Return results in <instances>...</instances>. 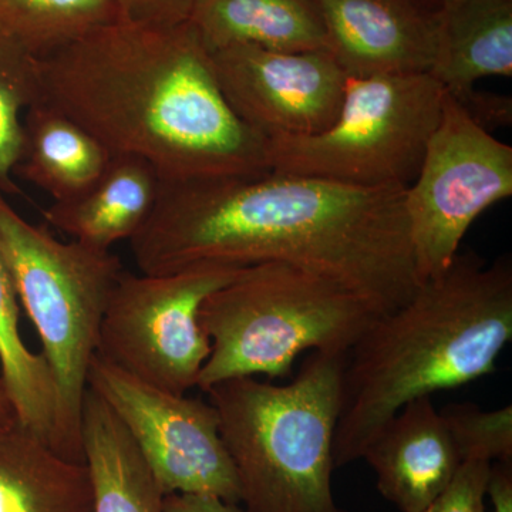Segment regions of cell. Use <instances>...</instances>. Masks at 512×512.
Instances as JSON below:
<instances>
[{
	"instance_id": "1",
	"label": "cell",
	"mask_w": 512,
	"mask_h": 512,
	"mask_svg": "<svg viewBox=\"0 0 512 512\" xmlns=\"http://www.w3.org/2000/svg\"><path fill=\"white\" fill-rule=\"evenodd\" d=\"M404 190L272 170L163 181L131 251L150 275L285 262L325 276L383 315L420 285Z\"/></svg>"
},
{
	"instance_id": "2",
	"label": "cell",
	"mask_w": 512,
	"mask_h": 512,
	"mask_svg": "<svg viewBox=\"0 0 512 512\" xmlns=\"http://www.w3.org/2000/svg\"><path fill=\"white\" fill-rule=\"evenodd\" d=\"M39 74L40 101L163 181L271 171L268 141L232 110L190 22L111 20L39 59Z\"/></svg>"
},
{
	"instance_id": "3",
	"label": "cell",
	"mask_w": 512,
	"mask_h": 512,
	"mask_svg": "<svg viewBox=\"0 0 512 512\" xmlns=\"http://www.w3.org/2000/svg\"><path fill=\"white\" fill-rule=\"evenodd\" d=\"M512 339V262L458 252L399 308L377 316L346 352L333 460H362L407 403L494 373Z\"/></svg>"
},
{
	"instance_id": "4",
	"label": "cell",
	"mask_w": 512,
	"mask_h": 512,
	"mask_svg": "<svg viewBox=\"0 0 512 512\" xmlns=\"http://www.w3.org/2000/svg\"><path fill=\"white\" fill-rule=\"evenodd\" d=\"M345 359L312 352L285 386L237 377L205 390L244 512H348L332 490Z\"/></svg>"
},
{
	"instance_id": "5",
	"label": "cell",
	"mask_w": 512,
	"mask_h": 512,
	"mask_svg": "<svg viewBox=\"0 0 512 512\" xmlns=\"http://www.w3.org/2000/svg\"><path fill=\"white\" fill-rule=\"evenodd\" d=\"M379 315L308 269L285 262L245 266L201 305L211 353L197 387L205 392L237 377H286L302 353L348 352Z\"/></svg>"
},
{
	"instance_id": "6",
	"label": "cell",
	"mask_w": 512,
	"mask_h": 512,
	"mask_svg": "<svg viewBox=\"0 0 512 512\" xmlns=\"http://www.w3.org/2000/svg\"><path fill=\"white\" fill-rule=\"evenodd\" d=\"M0 251L35 326L56 393L52 448L84 463L82 421L101 320L123 266L110 251L62 241L22 217L0 190Z\"/></svg>"
},
{
	"instance_id": "7",
	"label": "cell",
	"mask_w": 512,
	"mask_h": 512,
	"mask_svg": "<svg viewBox=\"0 0 512 512\" xmlns=\"http://www.w3.org/2000/svg\"><path fill=\"white\" fill-rule=\"evenodd\" d=\"M444 96L430 73L348 77L333 123L311 136L268 140L269 167L356 187L407 188Z\"/></svg>"
},
{
	"instance_id": "8",
	"label": "cell",
	"mask_w": 512,
	"mask_h": 512,
	"mask_svg": "<svg viewBox=\"0 0 512 512\" xmlns=\"http://www.w3.org/2000/svg\"><path fill=\"white\" fill-rule=\"evenodd\" d=\"M239 269L205 264L161 275L123 272L101 320L96 355L157 389L187 394L211 353L201 305Z\"/></svg>"
},
{
	"instance_id": "9",
	"label": "cell",
	"mask_w": 512,
	"mask_h": 512,
	"mask_svg": "<svg viewBox=\"0 0 512 512\" xmlns=\"http://www.w3.org/2000/svg\"><path fill=\"white\" fill-rule=\"evenodd\" d=\"M511 195V146L491 136L446 93L419 173L404 190L420 284L443 274L478 215Z\"/></svg>"
},
{
	"instance_id": "10",
	"label": "cell",
	"mask_w": 512,
	"mask_h": 512,
	"mask_svg": "<svg viewBox=\"0 0 512 512\" xmlns=\"http://www.w3.org/2000/svg\"><path fill=\"white\" fill-rule=\"evenodd\" d=\"M89 389L128 431L164 495L239 504L237 477L210 402L157 389L94 356Z\"/></svg>"
},
{
	"instance_id": "11",
	"label": "cell",
	"mask_w": 512,
	"mask_h": 512,
	"mask_svg": "<svg viewBox=\"0 0 512 512\" xmlns=\"http://www.w3.org/2000/svg\"><path fill=\"white\" fill-rule=\"evenodd\" d=\"M235 114L266 141L311 136L333 123L348 74L326 50L232 46L212 53Z\"/></svg>"
},
{
	"instance_id": "12",
	"label": "cell",
	"mask_w": 512,
	"mask_h": 512,
	"mask_svg": "<svg viewBox=\"0 0 512 512\" xmlns=\"http://www.w3.org/2000/svg\"><path fill=\"white\" fill-rule=\"evenodd\" d=\"M329 53L348 77L430 73L440 13L416 0H316Z\"/></svg>"
},
{
	"instance_id": "13",
	"label": "cell",
	"mask_w": 512,
	"mask_h": 512,
	"mask_svg": "<svg viewBox=\"0 0 512 512\" xmlns=\"http://www.w3.org/2000/svg\"><path fill=\"white\" fill-rule=\"evenodd\" d=\"M362 460L380 495L400 512H423L456 477L461 461L431 396L412 400L384 424Z\"/></svg>"
},
{
	"instance_id": "14",
	"label": "cell",
	"mask_w": 512,
	"mask_h": 512,
	"mask_svg": "<svg viewBox=\"0 0 512 512\" xmlns=\"http://www.w3.org/2000/svg\"><path fill=\"white\" fill-rule=\"evenodd\" d=\"M160 174L136 156H111L100 177L70 200L43 211L47 227L56 228L86 247L110 251L143 228L156 208Z\"/></svg>"
},
{
	"instance_id": "15",
	"label": "cell",
	"mask_w": 512,
	"mask_h": 512,
	"mask_svg": "<svg viewBox=\"0 0 512 512\" xmlns=\"http://www.w3.org/2000/svg\"><path fill=\"white\" fill-rule=\"evenodd\" d=\"M188 22L211 53L232 46L329 52L316 0H194Z\"/></svg>"
},
{
	"instance_id": "16",
	"label": "cell",
	"mask_w": 512,
	"mask_h": 512,
	"mask_svg": "<svg viewBox=\"0 0 512 512\" xmlns=\"http://www.w3.org/2000/svg\"><path fill=\"white\" fill-rule=\"evenodd\" d=\"M431 76L463 99L485 77H512V0H457L440 13Z\"/></svg>"
},
{
	"instance_id": "17",
	"label": "cell",
	"mask_w": 512,
	"mask_h": 512,
	"mask_svg": "<svg viewBox=\"0 0 512 512\" xmlns=\"http://www.w3.org/2000/svg\"><path fill=\"white\" fill-rule=\"evenodd\" d=\"M0 512H93L87 466L18 423L0 429Z\"/></svg>"
},
{
	"instance_id": "18",
	"label": "cell",
	"mask_w": 512,
	"mask_h": 512,
	"mask_svg": "<svg viewBox=\"0 0 512 512\" xmlns=\"http://www.w3.org/2000/svg\"><path fill=\"white\" fill-rule=\"evenodd\" d=\"M111 158L106 147L62 111L37 100L23 117V141L15 173L66 201L86 191Z\"/></svg>"
},
{
	"instance_id": "19",
	"label": "cell",
	"mask_w": 512,
	"mask_h": 512,
	"mask_svg": "<svg viewBox=\"0 0 512 512\" xmlns=\"http://www.w3.org/2000/svg\"><path fill=\"white\" fill-rule=\"evenodd\" d=\"M82 444L93 512H164L165 495L130 434L90 389L84 397Z\"/></svg>"
},
{
	"instance_id": "20",
	"label": "cell",
	"mask_w": 512,
	"mask_h": 512,
	"mask_svg": "<svg viewBox=\"0 0 512 512\" xmlns=\"http://www.w3.org/2000/svg\"><path fill=\"white\" fill-rule=\"evenodd\" d=\"M20 303L12 275L0 251V379L16 423L52 447L56 393L42 353L26 346L19 328Z\"/></svg>"
},
{
	"instance_id": "21",
	"label": "cell",
	"mask_w": 512,
	"mask_h": 512,
	"mask_svg": "<svg viewBox=\"0 0 512 512\" xmlns=\"http://www.w3.org/2000/svg\"><path fill=\"white\" fill-rule=\"evenodd\" d=\"M119 18L116 0H0V35L39 59Z\"/></svg>"
},
{
	"instance_id": "22",
	"label": "cell",
	"mask_w": 512,
	"mask_h": 512,
	"mask_svg": "<svg viewBox=\"0 0 512 512\" xmlns=\"http://www.w3.org/2000/svg\"><path fill=\"white\" fill-rule=\"evenodd\" d=\"M40 97L39 57L0 35V190H13L23 117Z\"/></svg>"
},
{
	"instance_id": "23",
	"label": "cell",
	"mask_w": 512,
	"mask_h": 512,
	"mask_svg": "<svg viewBox=\"0 0 512 512\" xmlns=\"http://www.w3.org/2000/svg\"><path fill=\"white\" fill-rule=\"evenodd\" d=\"M461 461H512V407L483 410L476 403H451L440 410Z\"/></svg>"
},
{
	"instance_id": "24",
	"label": "cell",
	"mask_w": 512,
	"mask_h": 512,
	"mask_svg": "<svg viewBox=\"0 0 512 512\" xmlns=\"http://www.w3.org/2000/svg\"><path fill=\"white\" fill-rule=\"evenodd\" d=\"M488 461H463L447 490L423 512H485Z\"/></svg>"
},
{
	"instance_id": "25",
	"label": "cell",
	"mask_w": 512,
	"mask_h": 512,
	"mask_svg": "<svg viewBox=\"0 0 512 512\" xmlns=\"http://www.w3.org/2000/svg\"><path fill=\"white\" fill-rule=\"evenodd\" d=\"M116 3L120 19L158 26H177L190 19L194 0H116Z\"/></svg>"
},
{
	"instance_id": "26",
	"label": "cell",
	"mask_w": 512,
	"mask_h": 512,
	"mask_svg": "<svg viewBox=\"0 0 512 512\" xmlns=\"http://www.w3.org/2000/svg\"><path fill=\"white\" fill-rule=\"evenodd\" d=\"M470 114L471 119L490 131V126H510L512 121V103L510 97L501 94L477 92L471 90L463 99L457 100Z\"/></svg>"
},
{
	"instance_id": "27",
	"label": "cell",
	"mask_w": 512,
	"mask_h": 512,
	"mask_svg": "<svg viewBox=\"0 0 512 512\" xmlns=\"http://www.w3.org/2000/svg\"><path fill=\"white\" fill-rule=\"evenodd\" d=\"M164 512H244L239 504L215 495L171 494L164 497Z\"/></svg>"
},
{
	"instance_id": "28",
	"label": "cell",
	"mask_w": 512,
	"mask_h": 512,
	"mask_svg": "<svg viewBox=\"0 0 512 512\" xmlns=\"http://www.w3.org/2000/svg\"><path fill=\"white\" fill-rule=\"evenodd\" d=\"M487 495L493 512H512V461L491 464Z\"/></svg>"
},
{
	"instance_id": "29",
	"label": "cell",
	"mask_w": 512,
	"mask_h": 512,
	"mask_svg": "<svg viewBox=\"0 0 512 512\" xmlns=\"http://www.w3.org/2000/svg\"><path fill=\"white\" fill-rule=\"evenodd\" d=\"M15 420V414H13L12 404H10L8 392H6L5 384L0 379V423L10 424Z\"/></svg>"
},
{
	"instance_id": "30",
	"label": "cell",
	"mask_w": 512,
	"mask_h": 512,
	"mask_svg": "<svg viewBox=\"0 0 512 512\" xmlns=\"http://www.w3.org/2000/svg\"><path fill=\"white\" fill-rule=\"evenodd\" d=\"M416 2L431 13H441L443 10H446L448 6L457 2V0H416Z\"/></svg>"
},
{
	"instance_id": "31",
	"label": "cell",
	"mask_w": 512,
	"mask_h": 512,
	"mask_svg": "<svg viewBox=\"0 0 512 512\" xmlns=\"http://www.w3.org/2000/svg\"><path fill=\"white\" fill-rule=\"evenodd\" d=\"M13 423H15V421H13ZM10 424H12V423H10ZM6 426H9V424L0 423V429H2V427H6Z\"/></svg>"
}]
</instances>
